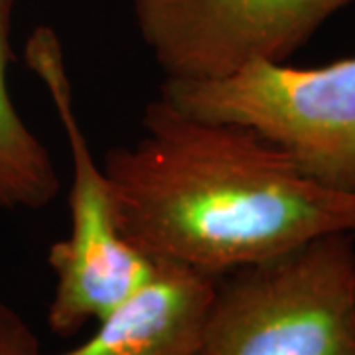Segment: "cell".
I'll return each instance as SVG.
<instances>
[{
	"label": "cell",
	"instance_id": "obj_3",
	"mask_svg": "<svg viewBox=\"0 0 355 355\" xmlns=\"http://www.w3.org/2000/svg\"><path fill=\"white\" fill-rule=\"evenodd\" d=\"M24 60L50 95L71 158L69 231L48 251L55 282L46 316L55 336L71 338L140 291L158 265L119 229L113 191L79 123L64 46L51 26L28 36Z\"/></svg>",
	"mask_w": 355,
	"mask_h": 355
},
{
	"label": "cell",
	"instance_id": "obj_4",
	"mask_svg": "<svg viewBox=\"0 0 355 355\" xmlns=\"http://www.w3.org/2000/svg\"><path fill=\"white\" fill-rule=\"evenodd\" d=\"M184 113L251 128L324 186L355 191V58L320 67L253 62L217 79H164Z\"/></svg>",
	"mask_w": 355,
	"mask_h": 355
},
{
	"label": "cell",
	"instance_id": "obj_2",
	"mask_svg": "<svg viewBox=\"0 0 355 355\" xmlns=\"http://www.w3.org/2000/svg\"><path fill=\"white\" fill-rule=\"evenodd\" d=\"M193 355H355L354 235L217 277Z\"/></svg>",
	"mask_w": 355,
	"mask_h": 355
},
{
	"label": "cell",
	"instance_id": "obj_6",
	"mask_svg": "<svg viewBox=\"0 0 355 355\" xmlns=\"http://www.w3.org/2000/svg\"><path fill=\"white\" fill-rule=\"evenodd\" d=\"M154 277L97 322L95 334L62 354L193 355L217 277L174 263H156Z\"/></svg>",
	"mask_w": 355,
	"mask_h": 355
},
{
	"label": "cell",
	"instance_id": "obj_7",
	"mask_svg": "<svg viewBox=\"0 0 355 355\" xmlns=\"http://www.w3.org/2000/svg\"><path fill=\"white\" fill-rule=\"evenodd\" d=\"M18 0H0V209L40 211L62 190L46 144L26 125L8 91L12 16Z\"/></svg>",
	"mask_w": 355,
	"mask_h": 355
},
{
	"label": "cell",
	"instance_id": "obj_8",
	"mask_svg": "<svg viewBox=\"0 0 355 355\" xmlns=\"http://www.w3.org/2000/svg\"><path fill=\"white\" fill-rule=\"evenodd\" d=\"M40 352L38 336L24 316L0 300V355H36Z\"/></svg>",
	"mask_w": 355,
	"mask_h": 355
},
{
	"label": "cell",
	"instance_id": "obj_1",
	"mask_svg": "<svg viewBox=\"0 0 355 355\" xmlns=\"http://www.w3.org/2000/svg\"><path fill=\"white\" fill-rule=\"evenodd\" d=\"M142 130L109 150L103 170L123 237L154 263L221 277L326 235H355V191L320 184L251 128L158 95Z\"/></svg>",
	"mask_w": 355,
	"mask_h": 355
},
{
	"label": "cell",
	"instance_id": "obj_5",
	"mask_svg": "<svg viewBox=\"0 0 355 355\" xmlns=\"http://www.w3.org/2000/svg\"><path fill=\"white\" fill-rule=\"evenodd\" d=\"M354 0H132L164 79H217L253 62L282 64Z\"/></svg>",
	"mask_w": 355,
	"mask_h": 355
}]
</instances>
